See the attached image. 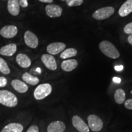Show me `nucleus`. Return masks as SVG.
Segmentation results:
<instances>
[{"label": "nucleus", "instance_id": "obj_1", "mask_svg": "<svg viewBox=\"0 0 132 132\" xmlns=\"http://www.w3.org/2000/svg\"><path fill=\"white\" fill-rule=\"evenodd\" d=\"M99 48L105 56L110 58L115 59L120 57V53L118 49L109 41L103 40L100 42L99 44Z\"/></svg>", "mask_w": 132, "mask_h": 132}, {"label": "nucleus", "instance_id": "obj_2", "mask_svg": "<svg viewBox=\"0 0 132 132\" xmlns=\"http://www.w3.org/2000/svg\"><path fill=\"white\" fill-rule=\"evenodd\" d=\"M0 104L9 108H13L17 105L18 98L12 92L0 90Z\"/></svg>", "mask_w": 132, "mask_h": 132}, {"label": "nucleus", "instance_id": "obj_3", "mask_svg": "<svg viewBox=\"0 0 132 132\" xmlns=\"http://www.w3.org/2000/svg\"><path fill=\"white\" fill-rule=\"evenodd\" d=\"M52 87L49 83L39 85L34 91V97L36 100H40L46 98L52 93Z\"/></svg>", "mask_w": 132, "mask_h": 132}, {"label": "nucleus", "instance_id": "obj_4", "mask_svg": "<svg viewBox=\"0 0 132 132\" xmlns=\"http://www.w3.org/2000/svg\"><path fill=\"white\" fill-rule=\"evenodd\" d=\"M114 13V9L111 6L104 7L97 9L92 14L93 18L97 20H103L108 19Z\"/></svg>", "mask_w": 132, "mask_h": 132}, {"label": "nucleus", "instance_id": "obj_5", "mask_svg": "<svg viewBox=\"0 0 132 132\" xmlns=\"http://www.w3.org/2000/svg\"><path fill=\"white\" fill-rule=\"evenodd\" d=\"M88 127L92 131L97 132L100 131L103 127V122L98 116L90 114L87 118Z\"/></svg>", "mask_w": 132, "mask_h": 132}, {"label": "nucleus", "instance_id": "obj_6", "mask_svg": "<svg viewBox=\"0 0 132 132\" xmlns=\"http://www.w3.org/2000/svg\"><path fill=\"white\" fill-rule=\"evenodd\" d=\"M24 41L26 45L31 48H36L39 45V39L34 33L26 31L24 34Z\"/></svg>", "mask_w": 132, "mask_h": 132}, {"label": "nucleus", "instance_id": "obj_7", "mask_svg": "<svg viewBox=\"0 0 132 132\" xmlns=\"http://www.w3.org/2000/svg\"><path fill=\"white\" fill-rule=\"evenodd\" d=\"M41 61L44 65L49 70L54 71L57 69L56 61L53 55L50 54H44L41 56Z\"/></svg>", "mask_w": 132, "mask_h": 132}, {"label": "nucleus", "instance_id": "obj_8", "mask_svg": "<svg viewBox=\"0 0 132 132\" xmlns=\"http://www.w3.org/2000/svg\"><path fill=\"white\" fill-rule=\"evenodd\" d=\"M72 122L73 126L79 132H89L88 125L78 116H74L72 118Z\"/></svg>", "mask_w": 132, "mask_h": 132}, {"label": "nucleus", "instance_id": "obj_9", "mask_svg": "<svg viewBox=\"0 0 132 132\" xmlns=\"http://www.w3.org/2000/svg\"><path fill=\"white\" fill-rule=\"evenodd\" d=\"M18 33V29L14 25H7L0 29V35L6 39L14 37Z\"/></svg>", "mask_w": 132, "mask_h": 132}, {"label": "nucleus", "instance_id": "obj_10", "mask_svg": "<svg viewBox=\"0 0 132 132\" xmlns=\"http://www.w3.org/2000/svg\"><path fill=\"white\" fill-rule=\"evenodd\" d=\"M66 45L62 42H53L50 44L47 47V51L50 54L56 55L65 50Z\"/></svg>", "mask_w": 132, "mask_h": 132}, {"label": "nucleus", "instance_id": "obj_11", "mask_svg": "<svg viewBox=\"0 0 132 132\" xmlns=\"http://www.w3.org/2000/svg\"><path fill=\"white\" fill-rule=\"evenodd\" d=\"M46 14L49 17L56 18L61 16L62 9L56 4H48L45 7Z\"/></svg>", "mask_w": 132, "mask_h": 132}, {"label": "nucleus", "instance_id": "obj_12", "mask_svg": "<svg viewBox=\"0 0 132 132\" xmlns=\"http://www.w3.org/2000/svg\"><path fill=\"white\" fill-rule=\"evenodd\" d=\"M7 11L12 16H17L20 11L19 0H8Z\"/></svg>", "mask_w": 132, "mask_h": 132}, {"label": "nucleus", "instance_id": "obj_13", "mask_svg": "<svg viewBox=\"0 0 132 132\" xmlns=\"http://www.w3.org/2000/svg\"><path fill=\"white\" fill-rule=\"evenodd\" d=\"M65 125L62 121L56 120L51 122L47 127V132H64Z\"/></svg>", "mask_w": 132, "mask_h": 132}, {"label": "nucleus", "instance_id": "obj_14", "mask_svg": "<svg viewBox=\"0 0 132 132\" xmlns=\"http://www.w3.org/2000/svg\"><path fill=\"white\" fill-rule=\"evenodd\" d=\"M16 62L21 68H28L31 65V61L27 55L23 53H20L16 56Z\"/></svg>", "mask_w": 132, "mask_h": 132}, {"label": "nucleus", "instance_id": "obj_15", "mask_svg": "<svg viewBox=\"0 0 132 132\" xmlns=\"http://www.w3.org/2000/svg\"><path fill=\"white\" fill-rule=\"evenodd\" d=\"M11 85L13 88L19 93H25L28 90V86L26 83L18 79L13 80L11 81Z\"/></svg>", "mask_w": 132, "mask_h": 132}, {"label": "nucleus", "instance_id": "obj_16", "mask_svg": "<svg viewBox=\"0 0 132 132\" xmlns=\"http://www.w3.org/2000/svg\"><path fill=\"white\" fill-rule=\"evenodd\" d=\"M78 64V61L76 59H66V60H64V61L62 62L61 64V67L64 71L69 72L77 68Z\"/></svg>", "mask_w": 132, "mask_h": 132}, {"label": "nucleus", "instance_id": "obj_17", "mask_svg": "<svg viewBox=\"0 0 132 132\" xmlns=\"http://www.w3.org/2000/svg\"><path fill=\"white\" fill-rule=\"evenodd\" d=\"M16 52V45L15 44H9L0 48V54L5 56H12Z\"/></svg>", "mask_w": 132, "mask_h": 132}, {"label": "nucleus", "instance_id": "obj_18", "mask_svg": "<svg viewBox=\"0 0 132 132\" xmlns=\"http://www.w3.org/2000/svg\"><path fill=\"white\" fill-rule=\"evenodd\" d=\"M132 12V0H127L119 10V15L122 17L127 16Z\"/></svg>", "mask_w": 132, "mask_h": 132}, {"label": "nucleus", "instance_id": "obj_19", "mask_svg": "<svg viewBox=\"0 0 132 132\" xmlns=\"http://www.w3.org/2000/svg\"><path fill=\"white\" fill-rule=\"evenodd\" d=\"M23 126L20 123L12 122L6 125L1 132H22Z\"/></svg>", "mask_w": 132, "mask_h": 132}, {"label": "nucleus", "instance_id": "obj_20", "mask_svg": "<svg viewBox=\"0 0 132 132\" xmlns=\"http://www.w3.org/2000/svg\"><path fill=\"white\" fill-rule=\"evenodd\" d=\"M22 80L25 83L32 86H35L39 82V79L37 77L32 75L28 72H25L23 74Z\"/></svg>", "mask_w": 132, "mask_h": 132}, {"label": "nucleus", "instance_id": "obj_21", "mask_svg": "<svg viewBox=\"0 0 132 132\" xmlns=\"http://www.w3.org/2000/svg\"><path fill=\"white\" fill-rule=\"evenodd\" d=\"M115 102L118 104H122L125 100V92L122 89H118L114 94Z\"/></svg>", "mask_w": 132, "mask_h": 132}, {"label": "nucleus", "instance_id": "obj_22", "mask_svg": "<svg viewBox=\"0 0 132 132\" xmlns=\"http://www.w3.org/2000/svg\"><path fill=\"white\" fill-rule=\"evenodd\" d=\"M77 53H78V52L75 48H69L62 51L60 54V57L63 59L70 58V57H75V56H77Z\"/></svg>", "mask_w": 132, "mask_h": 132}, {"label": "nucleus", "instance_id": "obj_23", "mask_svg": "<svg viewBox=\"0 0 132 132\" xmlns=\"http://www.w3.org/2000/svg\"><path fill=\"white\" fill-rule=\"evenodd\" d=\"M0 72L5 75H8L11 72L9 66L7 62L5 61L4 59L0 57Z\"/></svg>", "mask_w": 132, "mask_h": 132}, {"label": "nucleus", "instance_id": "obj_24", "mask_svg": "<svg viewBox=\"0 0 132 132\" xmlns=\"http://www.w3.org/2000/svg\"><path fill=\"white\" fill-rule=\"evenodd\" d=\"M66 3L69 7L80 6L83 3V0H66Z\"/></svg>", "mask_w": 132, "mask_h": 132}, {"label": "nucleus", "instance_id": "obj_25", "mask_svg": "<svg viewBox=\"0 0 132 132\" xmlns=\"http://www.w3.org/2000/svg\"><path fill=\"white\" fill-rule=\"evenodd\" d=\"M123 31L125 34H132V22L127 24L123 28Z\"/></svg>", "mask_w": 132, "mask_h": 132}, {"label": "nucleus", "instance_id": "obj_26", "mask_svg": "<svg viewBox=\"0 0 132 132\" xmlns=\"http://www.w3.org/2000/svg\"><path fill=\"white\" fill-rule=\"evenodd\" d=\"M124 106L128 110H132V98L125 100L124 102Z\"/></svg>", "mask_w": 132, "mask_h": 132}, {"label": "nucleus", "instance_id": "obj_27", "mask_svg": "<svg viewBox=\"0 0 132 132\" xmlns=\"http://www.w3.org/2000/svg\"><path fill=\"white\" fill-rule=\"evenodd\" d=\"M7 80L4 77H0V87H5L7 85Z\"/></svg>", "mask_w": 132, "mask_h": 132}, {"label": "nucleus", "instance_id": "obj_28", "mask_svg": "<svg viewBox=\"0 0 132 132\" xmlns=\"http://www.w3.org/2000/svg\"><path fill=\"white\" fill-rule=\"evenodd\" d=\"M26 132H39V127L36 125H32L27 130Z\"/></svg>", "mask_w": 132, "mask_h": 132}, {"label": "nucleus", "instance_id": "obj_29", "mask_svg": "<svg viewBox=\"0 0 132 132\" xmlns=\"http://www.w3.org/2000/svg\"><path fill=\"white\" fill-rule=\"evenodd\" d=\"M20 5L21 7L26 8L28 6V0H19Z\"/></svg>", "mask_w": 132, "mask_h": 132}, {"label": "nucleus", "instance_id": "obj_30", "mask_svg": "<svg viewBox=\"0 0 132 132\" xmlns=\"http://www.w3.org/2000/svg\"><path fill=\"white\" fill-rule=\"evenodd\" d=\"M39 1L42 3H48V4H51V3H53V0H39Z\"/></svg>", "mask_w": 132, "mask_h": 132}, {"label": "nucleus", "instance_id": "obj_31", "mask_svg": "<svg viewBox=\"0 0 132 132\" xmlns=\"http://www.w3.org/2000/svg\"><path fill=\"white\" fill-rule=\"evenodd\" d=\"M127 40L130 45H132V34H130V36H128L127 38Z\"/></svg>", "mask_w": 132, "mask_h": 132}, {"label": "nucleus", "instance_id": "obj_32", "mask_svg": "<svg viewBox=\"0 0 132 132\" xmlns=\"http://www.w3.org/2000/svg\"><path fill=\"white\" fill-rule=\"evenodd\" d=\"M115 69L117 71H120L123 69V66L122 65H120V66H116L115 67Z\"/></svg>", "mask_w": 132, "mask_h": 132}, {"label": "nucleus", "instance_id": "obj_33", "mask_svg": "<svg viewBox=\"0 0 132 132\" xmlns=\"http://www.w3.org/2000/svg\"><path fill=\"white\" fill-rule=\"evenodd\" d=\"M113 81H115L116 82H120V79L119 78H117V77H114L113 78Z\"/></svg>", "mask_w": 132, "mask_h": 132}, {"label": "nucleus", "instance_id": "obj_34", "mask_svg": "<svg viewBox=\"0 0 132 132\" xmlns=\"http://www.w3.org/2000/svg\"><path fill=\"white\" fill-rule=\"evenodd\" d=\"M61 1H66V0H61Z\"/></svg>", "mask_w": 132, "mask_h": 132}, {"label": "nucleus", "instance_id": "obj_35", "mask_svg": "<svg viewBox=\"0 0 132 132\" xmlns=\"http://www.w3.org/2000/svg\"><path fill=\"white\" fill-rule=\"evenodd\" d=\"M3 1H6V0H3Z\"/></svg>", "mask_w": 132, "mask_h": 132}]
</instances>
